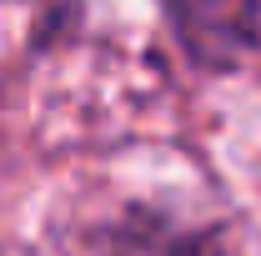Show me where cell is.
Returning a JSON list of instances; mask_svg holds the SVG:
<instances>
[{
	"instance_id": "obj_1",
	"label": "cell",
	"mask_w": 261,
	"mask_h": 256,
	"mask_svg": "<svg viewBox=\"0 0 261 256\" xmlns=\"http://www.w3.org/2000/svg\"><path fill=\"white\" fill-rule=\"evenodd\" d=\"M166 10L201 65H231L256 40V0H166Z\"/></svg>"
}]
</instances>
